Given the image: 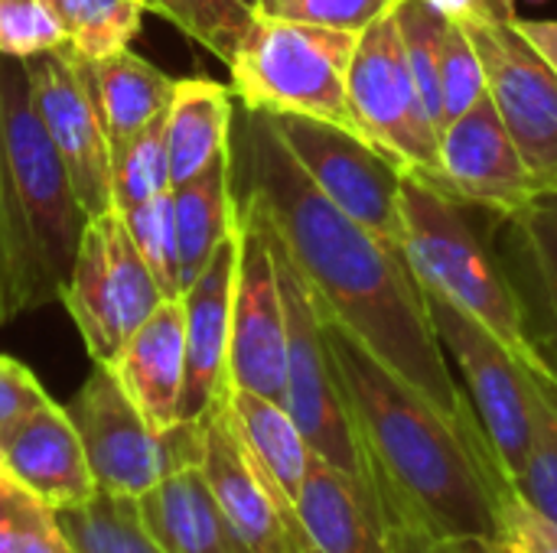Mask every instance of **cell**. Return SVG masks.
Masks as SVG:
<instances>
[{
    "label": "cell",
    "mask_w": 557,
    "mask_h": 553,
    "mask_svg": "<svg viewBox=\"0 0 557 553\" xmlns=\"http://www.w3.org/2000/svg\"><path fill=\"white\" fill-rule=\"evenodd\" d=\"M232 189L268 218L317 306L441 414L483 440L405 248L339 212L284 147L264 111H235Z\"/></svg>",
    "instance_id": "obj_1"
},
{
    "label": "cell",
    "mask_w": 557,
    "mask_h": 553,
    "mask_svg": "<svg viewBox=\"0 0 557 553\" xmlns=\"http://www.w3.org/2000/svg\"><path fill=\"white\" fill-rule=\"evenodd\" d=\"M320 316L385 521L408 525L431 544L490 538L496 495L509 482L499 476L483 440L388 372L349 329L323 310Z\"/></svg>",
    "instance_id": "obj_2"
},
{
    "label": "cell",
    "mask_w": 557,
    "mask_h": 553,
    "mask_svg": "<svg viewBox=\"0 0 557 553\" xmlns=\"http://www.w3.org/2000/svg\"><path fill=\"white\" fill-rule=\"evenodd\" d=\"M88 222L23 59L0 52V326L62 300Z\"/></svg>",
    "instance_id": "obj_3"
},
{
    "label": "cell",
    "mask_w": 557,
    "mask_h": 553,
    "mask_svg": "<svg viewBox=\"0 0 557 553\" xmlns=\"http://www.w3.org/2000/svg\"><path fill=\"white\" fill-rule=\"evenodd\" d=\"M467 205L414 169L401 179V244L418 284L480 326H486L525 365L545 355L525 329V306L499 271L496 257L473 231Z\"/></svg>",
    "instance_id": "obj_4"
},
{
    "label": "cell",
    "mask_w": 557,
    "mask_h": 553,
    "mask_svg": "<svg viewBox=\"0 0 557 553\" xmlns=\"http://www.w3.org/2000/svg\"><path fill=\"white\" fill-rule=\"evenodd\" d=\"M359 33L255 13L235 59L232 91L248 111L304 114L356 127L349 108V65Z\"/></svg>",
    "instance_id": "obj_5"
},
{
    "label": "cell",
    "mask_w": 557,
    "mask_h": 553,
    "mask_svg": "<svg viewBox=\"0 0 557 553\" xmlns=\"http://www.w3.org/2000/svg\"><path fill=\"white\" fill-rule=\"evenodd\" d=\"M264 225H268V218H264ZM268 238H271V251H274V264H277L284 319H287V401H284V407L290 411L307 447L320 460L369 482L366 456H362V447H359V437L352 427V414H349V401H346V388H343L313 290L304 280V274L297 271L294 257L287 254L284 241L274 235L271 225H268Z\"/></svg>",
    "instance_id": "obj_6"
},
{
    "label": "cell",
    "mask_w": 557,
    "mask_h": 553,
    "mask_svg": "<svg viewBox=\"0 0 557 553\" xmlns=\"http://www.w3.org/2000/svg\"><path fill=\"white\" fill-rule=\"evenodd\" d=\"M428 313L437 329V339L457 365L460 388L480 424L486 450L499 476L512 486L525 466L532 437H535V407H539V378L535 365L516 359L506 342H499L473 316L447 303L444 297L424 290ZM545 362V359H542Z\"/></svg>",
    "instance_id": "obj_7"
},
{
    "label": "cell",
    "mask_w": 557,
    "mask_h": 553,
    "mask_svg": "<svg viewBox=\"0 0 557 553\" xmlns=\"http://www.w3.org/2000/svg\"><path fill=\"white\" fill-rule=\"evenodd\" d=\"M65 411L101 492L140 499L160 479L202 456V424L153 430L111 365H95Z\"/></svg>",
    "instance_id": "obj_8"
},
{
    "label": "cell",
    "mask_w": 557,
    "mask_h": 553,
    "mask_svg": "<svg viewBox=\"0 0 557 553\" xmlns=\"http://www.w3.org/2000/svg\"><path fill=\"white\" fill-rule=\"evenodd\" d=\"M284 147L313 186L349 218L401 244V179L405 166L359 130L304 114H268Z\"/></svg>",
    "instance_id": "obj_9"
},
{
    "label": "cell",
    "mask_w": 557,
    "mask_h": 553,
    "mask_svg": "<svg viewBox=\"0 0 557 553\" xmlns=\"http://www.w3.org/2000/svg\"><path fill=\"white\" fill-rule=\"evenodd\" d=\"M349 108L362 137L428 179L441 173V130L414 85L395 10L359 33L349 65Z\"/></svg>",
    "instance_id": "obj_10"
},
{
    "label": "cell",
    "mask_w": 557,
    "mask_h": 553,
    "mask_svg": "<svg viewBox=\"0 0 557 553\" xmlns=\"http://www.w3.org/2000/svg\"><path fill=\"white\" fill-rule=\"evenodd\" d=\"M238 267L232 297L228 388L287 401V319L268 225L258 209L238 199Z\"/></svg>",
    "instance_id": "obj_11"
},
{
    "label": "cell",
    "mask_w": 557,
    "mask_h": 553,
    "mask_svg": "<svg viewBox=\"0 0 557 553\" xmlns=\"http://www.w3.org/2000/svg\"><path fill=\"white\" fill-rule=\"evenodd\" d=\"M29 75L33 111L62 156L72 189L88 218L114 212L111 199V143L101 127L98 104L82 78L75 49H59L23 59Z\"/></svg>",
    "instance_id": "obj_12"
},
{
    "label": "cell",
    "mask_w": 557,
    "mask_h": 553,
    "mask_svg": "<svg viewBox=\"0 0 557 553\" xmlns=\"http://www.w3.org/2000/svg\"><path fill=\"white\" fill-rule=\"evenodd\" d=\"M486 91L539 189H557V75L512 23L467 26Z\"/></svg>",
    "instance_id": "obj_13"
},
{
    "label": "cell",
    "mask_w": 557,
    "mask_h": 553,
    "mask_svg": "<svg viewBox=\"0 0 557 553\" xmlns=\"http://www.w3.org/2000/svg\"><path fill=\"white\" fill-rule=\"evenodd\" d=\"M202 476L238 553H310L297 508L271 486L235 433L225 404L202 420Z\"/></svg>",
    "instance_id": "obj_14"
},
{
    "label": "cell",
    "mask_w": 557,
    "mask_h": 553,
    "mask_svg": "<svg viewBox=\"0 0 557 553\" xmlns=\"http://www.w3.org/2000/svg\"><path fill=\"white\" fill-rule=\"evenodd\" d=\"M431 183L457 202L503 218H512L539 192L490 91L441 130V173Z\"/></svg>",
    "instance_id": "obj_15"
},
{
    "label": "cell",
    "mask_w": 557,
    "mask_h": 553,
    "mask_svg": "<svg viewBox=\"0 0 557 553\" xmlns=\"http://www.w3.org/2000/svg\"><path fill=\"white\" fill-rule=\"evenodd\" d=\"M238 267V218L232 235L215 248L202 274L183 290L186 326V381H183V424H202L228 391V339H232V297Z\"/></svg>",
    "instance_id": "obj_16"
},
{
    "label": "cell",
    "mask_w": 557,
    "mask_h": 553,
    "mask_svg": "<svg viewBox=\"0 0 557 553\" xmlns=\"http://www.w3.org/2000/svg\"><path fill=\"white\" fill-rule=\"evenodd\" d=\"M3 469L46 505L78 508L98 495L82 437L65 407L46 401L0 437Z\"/></svg>",
    "instance_id": "obj_17"
},
{
    "label": "cell",
    "mask_w": 557,
    "mask_h": 553,
    "mask_svg": "<svg viewBox=\"0 0 557 553\" xmlns=\"http://www.w3.org/2000/svg\"><path fill=\"white\" fill-rule=\"evenodd\" d=\"M294 508L310 553H392L388 521L372 486L317 453L307 463Z\"/></svg>",
    "instance_id": "obj_18"
},
{
    "label": "cell",
    "mask_w": 557,
    "mask_h": 553,
    "mask_svg": "<svg viewBox=\"0 0 557 553\" xmlns=\"http://www.w3.org/2000/svg\"><path fill=\"white\" fill-rule=\"evenodd\" d=\"M114 375L153 430L180 427L186 381V326L183 303L163 300L153 316L124 342L114 359Z\"/></svg>",
    "instance_id": "obj_19"
},
{
    "label": "cell",
    "mask_w": 557,
    "mask_h": 553,
    "mask_svg": "<svg viewBox=\"0 0 557 553\" xmlns=\"http://www.w3.org/2000/svg\"><path fill=\"white\" fill-rule=\"evenodd\" d=\"M137 512L163 553H238L199 463H189L137 499Z\"/></svg>",
    "instance_id": "obj_20"
},
{
    "label": "cell",
    "mask_w": 557,
    "mask_h": 553,
    "mask_svg": "<svg viewBox=\"0 0 557 553\" xmlns=\"http://www.w3.org/2000/svg\"><path fill=\"white\" fill-rule=\"evenodd\" d=\"M75 59L98 104L101 127H104L111 150H117L121 143L137 137L150 121L166 114L176 78H170L147 59L134 55L131 49L114 52L98 62L82 52H75Z\"/></svg>",
    "instance_id": "obj_21"
},
{
    "label": "cell",
    "mask_w": 557,
    "mask_h": 553,
    "mask_svg": "<svg viewBox=\"0 0 557 553\" xmlns=\"http://www.w3.org/2000/svg\"><path fill=\"white\" fill-rule=\"evenodd\" d=\"M232 91L212 78H176L166 108L170 189L202 173L232 147Z\"/></svg>",
    "instance_id": "obj_22"
},
{
    "label": "cell",
    "mask_w": 557,
    "mask_h": 553,
    "mask_svg": "<svg viewBox=\"0 0 557 553\" xmlns=\"http://www.w3.org/2000/svg\"><path fill=\"white\" fill-rule=\"evenodd\" d=\"M173 215L180 241L183 290L202 274L215 248L232 235L238 218V202L232 189V147L215 156L202 173L173 186Z\"/></svg>",
    "instance_id": "obj_23"
},
{
    "label": "cell",
    "mask_w": 557,
    "mask_h": 553,
    "mask_svg": "<svg viewBox=\"0 0 557 553\" xmlns=\"http://www.w3.org/2000/svg\"><path fill=\"white\" fill-rule=\"evenodd\" d=\"M222 404L228 411L235 433L242 437L245 450L251 453V460L261 466V473L271 479V486L290 505H297L313 450L307 447L290 411L277 401H268V398L242 391V388H228Z\"/></svg>",
    "instance_id": "obj_24"
},
{
    "label": "cell",
    "mask_w": 557,
    "mask_h": 553,
    "mask_svg": "<svg viewBox=\"0 0 557 553\" xmlns=\"http://www.w3.org/2000/svg\"><path fill=\"white\" fill-rule=\"evenodd\" d=\"M62 303L69 306V316L75 319L91 362L114 365L117 352L124 349V329H121V316H117V303H114V290H111L104 238H101V228L95 218L88 222V228L82 235Z\"/></svg>",
    "instance_id": "obj_25"
},
{
    "label": "cell",
    "mask_w": 557,
    "mask_h": 553,
    "mask_svg": "<svg viewBox=\"0 0 557 553\" xmlns=\"http://www.w3.org/2000/svg\"><path fill=\"white\" fill-rule=\"evenodd\" d=\"M55 515L75 553H163L140 521L137 499L98 489L85 505Z\"/></svg>",
    "instance_id": "obj_26"
},
{
    "label": "cell",
    "mask_w": 557,
    "mask_h": 553,
    "mask_svg": "<svg viewBox=\"0 0 557 553\" xmlns=\"http://www.w3.org/2000/svg\"><path fill=\"white\" fill-rule=\"evenodd\" d=\"M95 222L104 238L111 290H114V303H117V316H121V329H124V342H127L166 297L160 293V284L150 274L147 261L140 257L121 215L108 212V215H98Z\"/></svg>",
    "instance_id": "obj_27"
},
{
    "label": "cell",
    "mask_w": 557,
    "mask_h": 553,
    "mask_svg": "<svg viewBox=\"0 0 557 553\" xmlns=\"http://www.w3.org/2000/svg\"><path fill=\"white\" fill-rule=\"evenodd\" d=\"M160 192H170L166 114L150 121L137 137L111 150V199L114 212H127Z\"/></svg>",
    "instance_id": "obj_28"
},
{
    "label": "cell",
    "mask_w": 557,
    "mask_h": 553,
    "mask_svg": "<svg viewBox=\"0 0 557 553\" xmlns=\"http://www.w3.org/2000/svg\"><path fill=\"white\" fill-rule=\"evenodd\" d=\"M535 378H539L535 437L512 489L557 525V378L548 359L535 365Z\"/></svg>",
    "instance_id": "obj_29"
},
{
    "label": "cell",
    "mask_w": 557,
    "mask_h": 553,
    "mask_svg": "<svg viewBox=\"0 0 557 553\" xmlns=\"http://www.w3.org/2000/svg\"><path fill=\"white\" fill-rule=\"evenodd\" d=\"M0 553H75L52 505L20 486L0 463Z\"/></svg>",
    "instance_id": "obj_30"
},
{
    "label": "cell",
    "mask_w": 557,
    "mask_h": 553,
    "mask_svg": "<svg viewBox=\"0 0 557 553\" xmlns=\"http://www.w3.org/2000/svg\"><path fill=\"white\" fill-rule=\"evenodd\" d=\"M144 10L160 13L173 26H180L189 39L206 46L225 65L235 59L255 10L238 0H140Z\"/></svg>",
    "instance_id": "obj_31"
},
{
    "label": "cell",
    "mask_w": 557,
    "mask_h": 553,
    "mask_svg": "<svg viewBox=\"0 0 557 553\" xmlns=\"http://www.w3.org/2000/svg\"><path fill=\"white\" fill-rule=\"evenodd\" d=\"M395 23L408 52V65L414 75V85L421 91V101L431 114V121L437 124V130H444V95H441V39H444V26L447 16L441 10H434L428 0H401L395 7Z\"/></svg>",
    "instance_id": "obj_32"
},
{
    "label": "cell",
    "mask_w": 557,
    "mask_h": 553,
    "mask_svg": "<svg viewBox=\"0 0 557 553\" xmlns=\"http://www.w3.org/2000/svg\"><path fill=\"white\" fill-rule=\"evenodd\" d=\"M140 0H69L62 10L69 46L95 62L124 52L140 33Z\"/></svg>",
    "instance_id": "obj_33"
},
{
    "label": "cell",
    "mask_w": 557,
    "mask_h": 553,
    "mask_svg": "<svg viewBox=\"0 0 557 553\" xmlns=\"http://www.w3.org/2000/svg\"><path fill=\"white\" fill-rule=\"evenodd\" d=\"M127 225L140 257L147 261L150 274L160 284L166 300L183 297V271H180V241H176V215H173V192H160L127 212H117Z\"/></svg>",
    "instance_id": "obj_34"
},
{
    "label": "cell",
    "mask_w": 557,
    "mask_h": 553,
    "mask_svg": "<svg viewBox=\"0 0 557 553\" xmlns=\"http://www.w3.org/2000/svg\"><path fill=\"white\" fill-rule=\"evenodd\" d=\"M441 95H444V127L473 108L486 95V68L467 33V26L447 20L441 39Z\"/></svg>",
    "instance_id": "obj_35"
},
{
    "label": "cell",
    "mask_w": 557,
    "mask_h": 553,
    "mask_svg": "<svg viewBox=\"0 0 557 553\" xmlns=\"http://www.w3.org/2000/svg\"><path fill=\"white\" fill-rule=\"evenodd\" d=\"M69 42L62 16L46 0H0V52L29 59Z\"/></svg>",
    "instance_id": "obj_36"
},
{
    "label": "cell",
    "mask_w": 557,
    "mask_h": 553,
    "mask_svg": "<svg viewBox=\"0 0 557 553\" xmlns=\"http://www.w3.org/2000/svg\"><path fill=\"white\" fill-rule=\"evenodd\" d=\"M486 544L490 553H557V525L506 486L496 495V525Z\"/></svg>",
    "instance_id": "obj_37"
},
{
    "label": "cell",
    "mask_w": 557,
    "mask_h": 553,
    "mask_svg": "<svg viewBox=\"0 0 557 553\" xmlns=\"http://www.w3.org/2000/svg\"><path fill=\"white\" fill-rule=\"evenodd\" d=\"M398 3L401 0H258L255 13L362 33L375 20L388 16Z\"/></svg>",
    "instance_id": "obj_38"
},
{
    "label": "cell",
    "mask_w": 557,
    "mask_h": 553,
    "mask_svg": "<svg viewBox=\"0 0 557 553\" xmlns=\"http://www.w3.org/2000/svg\"><path fill=\"white\" fill-rule=\"evenodd\" d=\"M512 222L525 235V244L532 251L545 300L552 306L557 323V189H539L516 215Z\"/></svg>",
    "instance_id": "obj_39"
},
{
    "label": "cell",
    "mask_w": 557,
    "mask_h": 553,
    "mask_svg": "<svg viewBox=\"0 0 557 553\" xmlns=\"http://www.w3.org/2000/svg\"><path fill=\"white\" fill-rule=\"evenodd\" d=\"M46 401H49V394L36 381V375L23 362L0 355V437L13 424H20L26 414L42 407Z\"/></svg>",
    "instance_id": "obj_40"
},
{
    "label": "cell",
    "mask_w": 557,
    "mask_h": 553,
    "mask_svg": "<svg viewBox=\"0 0 557 553\" xmlns=\"http://www.w3.org/2000/svg\"><path fill=\"white\" fill-rule=\"evenodd\" d=\"M428 3L460 26H490V23L516 20V0H428Z\"/></svg>",
    "instance_id": "obj_41"
},
{
    "label": "cell",
    "mask_w": 557,
    "mask_h": 553,
    "mask_svg": "<svg viewBox=\"0 0 557 553\" xmlns=\"http://www.w3.org/2000/svg\"><path fill=\"white\" fill-rule=\"evenodd\" d=\"M516 29L529 39V46L548 62V68L557 75V20H519Z\"/></svg>",
    "instance_id": "obj_42"
},
{
    "label": "cell",
    "mask_w": 557,
    "mask_h": 553,
    "mask_svg": "<svg viewBox=\"0 0 557 553\" xmlns=\"http://www.w3.org/2000/svg\"><path fill=\"white\" fill-rule=\"evenodd\" d=\"M388 544H392V553H434L431 541L421 531L398 525V521H388Z\"/></svg>",
    "instance_id": "obj_43"
},
{
    "label": "cell",
    "mask_w": 557,
    "mask_h": 553,
    "mask_svg": "<svg viewBox=\"0 0 557 553\" xmlns=\"http://www.w3.org/2000/svg\"><path fill=\"white\" fill-rule=\"evenodd\" d=\"M434 553H490L486 538H447V541H434Z\"/></svg>",
    "instance_id": "obj_44"
},
{
    "label": "cell",
    "mask_w": 557,
    "mask_h": 553,
    "mask_svg": "<svg viewBox=\"0 0 557 553\" xmlns=\"http://www.w3.org/2000/svg\"><path fill=\"white\" fill-rule=\"evenodd\" d=\"M46 3H49V7H52L59 16H62V10H65V3H69V0H46Z\"/></svg>",
    "instance_id": "obj_45"
},
{
    "label": "cell",
    "mask_w": 557,
    "mask_h": 553,
    "mask_svg": "<svg viewBox=\"0 0 557 553\" xmlns=\"http://www.w3.org/2000/svg\"><path fill=\"white\" fill-rule=\"evenodd\" d=\"M238 3H245L248 10H258V0H238Z\"/></svg>",
    "instance_id": "obj_46"
},
{
    "label": "cell",
    "mask_w": 557,
    "mask_h": 553,
    "mask_svg": "<svg viewBox=\"0 0 557 553\" xmlns=\"http://www.w3.org/2000/svg\"><path fill=\"white\" fill-rule=\"evenodd\" d=\"M552 368H555V378H557V365H552Z\"/></svg>",
    "instance_id": "obj_47"
}]
</instances>
